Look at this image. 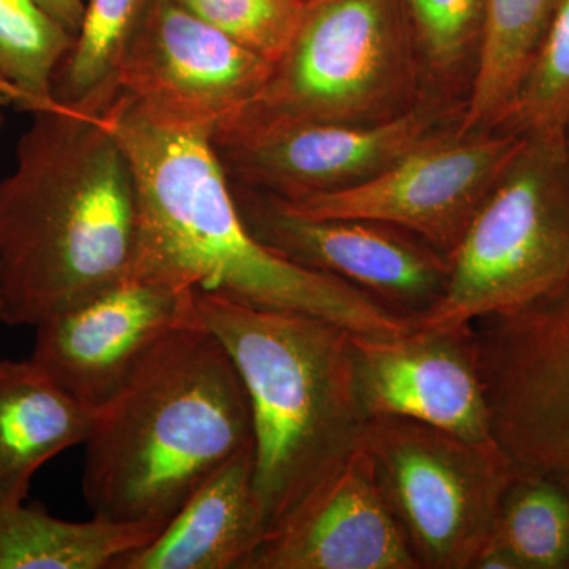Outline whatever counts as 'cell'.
<instances>
[{
	"label": "cell",
	"instance_id": "obj_1",
	"mask_svg": "<svg viewBox=\"0 0 569 569\" xmlns=\"http://www.w3.org/2000/svg\"><path fill=\"white\" fill-rule=\"evenodd\" d=\"M102 116L129 156L137 187L129 279L309 313L356 336L413 331V317L258 241L239 213L211 133L160 126L123 93Z\"/></svg>",
	"mask_w": 569,
	"mask_h": 569
},
{
	"label": "cell",
	"instance_id": "obj_2",
	"mask_svg": "<svg viewBox=\"0 0 569 569\" xmlns=\"http://www.w3.org/2000/svg\"><path fill=\"white\" fill-rule=\"evenodd\" d=\"M0 179V323L41 321L129 279L137 187L102 114L31 112Z\"/></svg>",
	"mask_w": 569,
	"mask_h": 569
},
{
	"label": "cell",
	"instance_id": "obj_3",
	"mask_svg": "<svg viewBox=\"0 0 569 569\" xmlns=\"http://www.w3.org/2000/svg\"><path fill=\"white\" fill-rule=\"evenodd\" d=\"M252 443L241 377L198 320L168 336L96 411L82 493L97 518L163 529L209 475Z\"/></svg>",
	"mask_w": 569,
	"mask_h": 569
},
{
	"label": "cell",
	"instance_id": "obj_4",
	"mask_svg": "<svg viewBox=\"0 0 569 569\" xmlns=\"http://www.w3.org/2000/svg\"><path fill=\"white\" fill-rule=\"evenodd\" d=\"M194 302L249 397L254 490L268 533L366 438L355 335L326 318L203 291Z\"/></svg>",
	"mask_w": 569,
	"mask_h": 569
},
{
	"label": "cell",
	"instance_id": "obj_5",
	"mask_svg": "<svg viewBox=\"0 0 569 569\" xmlns=\"http://www.w3.org/2000/svg\"><path fill=\"white\" fill-rule=\"evenodd\" d=\"M448 261L437 301L413 317L417 329H466L529 305L569 274L565 140L523 138Z\"/></svg>",
	"mask_w": 569,
	"mask_h": 569
},
{
	"label": "cell",
	"instance_id": "obj_6",
	"mask_svg": "<svg viewBox=\"0 0 569 569\" xmlns=\"http://www.w3.org/2000/svg\"><path fill=\"white\" fill-rule=\"evenodd\" d=\"M417 84L396 0H307L301 24L263 89L212 134L388 121L417 104Z\"/></svg>",
	"mask_w": 569,
	"mask_h": 569
},
{
	"label": "cell",
	"instance_id": "obj_7",
	"mask_svg": "<svg viewBox=\"0 0 569 569\" xmlns=\"http://www.w3.org/2000/svg\"><path fill=\"white\" fill-rule=\"evenodd\" d=\"M366 443L419 569L473 568L516 473L497 441L380 417L370 419Z\"/></svg>",
	"mask_w": 569,
	"mask_h": 569
},
{
	"label": "cell",
	"instance_id": "obj_8",
	"mask_svg": "<svg viewBox=\"0 0 569 569\" xmlns=\"http://www.w3.org/2000/svg\"><path fill=\"white\" fill-rule=\"evenodd\" d=\"M493 440L520 473L569 490V274L529 305L470 325Z\"/></svg>",
	"mask_w": 569,
	"mask_h": 569
},
{
	"label": "cell",
	"instance_id": "obj_9",
	"mask_svg": "<svg viewBox=\"0 0 569 569\" xmlns=\"http://www.w3.org/2000/svg\"><path fill=\"white\" fill-rule=\"evenodd\" d=\"M456 129L443 130L358 186L298 200L274 198L288 211L313 219L391 224L448 258L523 141L501 130Z\"/></svg>",
	"mask_w": 569,
	"mask_h": 569
},
{
	"label": "cell",
	"instance_id": "obj_10",
	"mask_svg": "<svg viewBox=\"0 0 569 569\" xmlns=\"http://www.w3.org/2000/svg\"><path fill=\"white\" fill-rule=\"evenodd\" d=\"M272 66L178 0H146L119 62V92L160 126L212 137L252 102Z\"/></svg>",
	"mask_w": 569,
	"mask_h": 569
},
{
	"label": "cell",
	"instance_id": "obj_11",
	"mask_svg": "<svg viewBox=\"0 0 569 569\" xmlns=\"http://www.w3.org/2000/svg\"><path fill=\"white\" fill-rule=\"evenodd\" d=\"M452 119L441 104L427 102L365 126L283 123L212 134L211 142L231 182L298 200L376 178L455 127Z\"/></svg>",
	"mask_w": 569,
	"mask_h": 569
},
{
	"label": "cell",
	"instance_id": "obj_12",
	"mask_svg": "<svg viewBox=\"0 0 569 569\" xmlns=\"http://www.w3.org/2000/svg\"><path fill=\"white\" fill-rule=\"evenodd\" d=\"M231 189L258 241L296 264L353 284L396 312L418 316L443 290L448 258L408 231L369 220L299 216L272 194L234 182Z\"/></svg>",
	"mask_w": 569,
	"mask_h": 569
},
{
	"label": "cell",
	"instance_id": "obj_13",
	"mask_svg": "<svg viewBox=\"0 0 569 569\" xmlns=\"http://www.w3.org/2000/svg\"><path fill=\"white\" fill-rule=\"evenodd\" d=\"M198 320L194 290L127 279L36 326L31 358L97 411L168 336Z\"/></svg>",
	"mask_w": 569,
	"mask_h": 569
},
{
	"label": "cell",
	"instance_id": "obj_14",
	"mask_svg": "<svg viewBox=\"0 0 569 569\" xmlns=\"http://www.w3.org/2000/svg\"><path fill=\"white\" fill-rule=\"evenodd\" d=\"M244 569H419L366 438L266 533Z\"/></svg>",
	"mask_w": 569,
	"mask_h": 569
},
{
	"label": "cell",
	"instance_id": "obj_15",
	"mask_svg": "<svg viewBox=\"0 0 569 569\" xmlns=\"http://www.w3.org/2000/svg\"><path fill=\"white\" fill-rule=\"evenodd\" d=\"M359 391L370 419L392 417L470 441H493L470 326L397 337L353 336Z\"/></svg>",
	"mask_w": 569,
	"mask_h": 569
},
{
	"label": "cell",
	"instance_id": "obj_16",
	"mask_svg": "<svg viewBox=\"0 0 569 569\" xmlns=\"http://www.w3.org/2000/svg\"><path fill=\"white\" fill-rule=\"evenodd\" d=\"M252 445L209 475L160 533L114 569H244L266 537Z\"/></svg>",
	"mask_w": 569,
	"mask_h": 569
},
{
	"label": "cell",
	"instance_id": "obj_17",
	"mask_svg": "<svg viewBox=\"0 0 569 569\" xmlns=\"http://www.w3.org/2000/svg\"><path fill=\"white\" fill-rule=\"evenodd\" d=\"M93 421L36 359H0V500H28L37 471L84 445Z\"/></svg>",
	"mask_w": 569,
	"mask_h": 569
},
{
	"label": "cell",
	"instance_id": "obj_18",
	"mask_svg": "<svg viewBox=\"0 0 569 569\" xmlns=\"http://www.w3.org/2000/svg\"><path fill=\"white\" fill-rule=\"evenodd\" d=\"M160 530L97 516L71 522L40 503L0 500V569H114Z\"/></svg>",
	"mask_w": 569,
	"mask_h": 569
},
{
	"label": "cell",
	"instance_id": "obj_19",
	"mask_svg": "<svg viewBox=\"0 0 569 569\" xmlns=\"http://www.w3.org/2000/svg\"><path fill=\"white\" fill-rule=\"evenodd\" d=\"M559 0H488L458 133L496 132Z\"/></svg>",
	"mask_w": 569,
	"mask_h": 569
},
{
	"label": "cell",
	"instance_id": "obj_20",
	"mask_svg": "<svg viewBox=\"0 0 569 569\" xmlns=\"http://www.w3.org/2000/svg\"><path fill=\"white\" fill-rule=\"evenodd\" d=\"M146 0H88L80 31L56 71V103L103 114L119 96L122 52L140 21Z\"/></svg>",
	"mask_w": 569,
	"mask_h": 569
},
{
	"label": "cell",
	"instance_id": "obj_21",
	"mask_svg": "<svg viewBox=\"0 0 569 569\" xmlns=\"http://www.w3.org/2000/svg\"><path fill=\"white\" fill-rule=\"evenodd\" d=\"M73 40L37 0H0V82L17 93L14 108L36 112L61 107L52 84Z\"/></svg>",
	"mask_w": 569,
	"mask_h": 569
},
{
	"label": "cell",
	"instance_id": "obj_22",
	"mask_svg": "<svg viewBox=\"0 0 569 569\" xmlns=\"http://www.w3.org/2000/svg\"><path fill=\"white\" fill-rule=\"evenodd\" d=\"M489 541L508 549L520 569L569 568V490L516 471Z\"/></svg>",
	"mask_w": 569,
	"mask_h": 569
},
{
	"label": "cell",
	"instance_id": "obj_23",
	"mask_svg": "<svg viewBox=\"0 0 569 569\" xmlns=\"http://www.w3.org/2000/svg\"><path fill=\"white\" fill-rule=\"evenodd\" d=\"M568 126L569 0H559L498 130L565 140Z\"/></svg>",
	"mask_w": 569,
	"mask_h": 569
},
{
	"label": "cell",
	"instance_id": "obj_24",
	"mask_svg": "<svg viewBox=\"0 0 569 569\" xmlns=\"http://www.w3.org/2000/svg\"><path fill=\"white\" fill-rule=\"evenodd\" d=\"M220 32L277 62L301 24L307 0H178Z\"/></svg>",
	"mask_w": 569,
	"mask_h": 569
},
{
	"label": "cell",
	"instance_id": "obj_25",
	"mask_svg": "<svg viewBox=\"0 0 569 569\" xmlns=\"http://www.w3.org/2000/svg\"><path fill=\"white\" fill-rule=\"evenodd\" d=\"M488 0H402L429 69L452 74L478 50Z\"/></svg>",
	"mask_w": 569,
	"mask_h": 569
},
{
	"label": "cell",
	"instance_id": "obj_26",
	"mask_svg": "<svg viewBox=\"0 0 569 569\" xmlns=\"http://www.w3.org/2000/svg\"><path fill=\"white\" fill-rule=\"evenodd\" d=\"M67 31L77 36L84 17V0H37Z\"/></svg>",
	"mask_w": 569,
	"mask_h": 569
},
{
	"label": "cell",
	"instance_id": "obj_27",
	"mask_svg": "<svg viewBox=\"0 0 569 569\" xmlns=\"http://www.w3.org/2000/svg\"><path fill=\"white\" fill-rule=\"evenodd\" d=\"M14 97L9 91L0 88V107H13Z\"/></svg>",
	"mask_w": 569,
	"mask_h": 569
},
{
	"label": "cell",
	"instance_id": "obj_28",
	"mask_svg": "<svg viewBox=\"0 0 569 569\" xmlns=\"http://www.w3.org/2000/svg\"><path fill=\"white\" fill-rule=\"evenodd\" d=\"M0 88L6 89V91H9L11 93V96L14 97V104H17V102H18L17 93H14V91H11L9 86L2 84V82H0Z\"/></svg>",
	"mask_w": 569,
	"mask_h": 569
},
{
	"label": "cell",
	"instance_id": "obj_29",
	"mask_svg": "<svg viewBox=\"0 0 569 569\" xmlns=\"http://www.w3.org/2000/svg\"><path fill=\"white\" fill-rule=\"evenodd\" d=\"M565 144H567V151H568V156H569V126H568L567 134H565Z\"/></svg>",
	"mask_w": 569,
	"mask_h": 569
},
{
	"label": "cell",
	"instance_id": "obj_30",
	"mask_svg": "<svg viewBox=\"0 0 569 569\" xmlns=\"http://www.w3.org/2000/svg\"><path fill=\"white\" fill-rule=\"evenodd\" d=\"M2 127H3V116L0 114V130H2Z\"/></svg>",
	"mask_w": 569,
	"mask_h": 569
}]
</instances>
